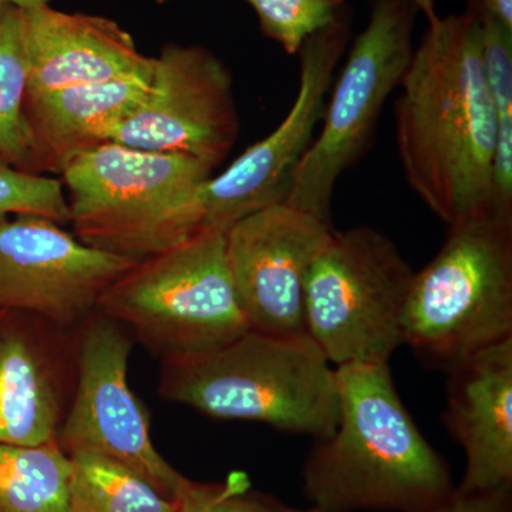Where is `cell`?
<instances>
[{"label": "cell", "instance_id": "6da1fadb", "mask_svg": "<svg viewBox=\"0 0 512 512\" xmlns=\"http://www.w3.org/2000/svg\"><path fill=\"white\" fill-rule=\"evenodd\" d=\"M394 103L407 184L444 224L494 208L497 120L476 8L430 20Z\"/></svg>", "mask_w": 512, "mask_h": 512}, {"label": "cell", "instance_id": "7a4b0ae2", "mask_svg": "<svg viewBox=\"0 0 512 512\" xmlns=\"http://www.w3.org/2000/svg\"><path fill=\"white\" fill-rule=\"evenodd\" d=\"M340 414L303 463V494L322 512H430L454 493L450 468L397 393L389 363L335 367Z\"/></svg>", "mask_w": 512, "mask_h": 512}, {"label": "cell", "instance_id": "3957f363", "mask_svg": "<svg viewBox=\"0 0 512 512\" xmlns=\"http://www.w3.org/2000/svg\"><path fill=\"white\" fill-rule=\"evenodd\" d=\"M160 394L218 420L313 439L338 426L336 369L308 335L247 330L200 355L161 360Z\"/></svg>", "mask_w": 512, "mask_h": 512}, {"label": "cell", "instance_id": "277c9868", "mask_svg": "<svg viewBox=\"0 0 512 512\" xmlns=\"http://www.w3.org/2000/svg\"><path fill=\"white\" fill-rule=\"evenodd\" d=\"M402 336L444 370L512 338V214L490 210L448 225L439 254L414 272Z\"/></svg>", "mask_w": 512, "mask_h": 512}, {"label": "cell", "instance_id": "5b68a950", "mask_svg": "<svg viewBox=\"0 0 512 512\" xmlns=\"http://www.w3.org/2000/svg\"><path fill=\"white\" fill-rule=\"evenodd\" d=\"M227 231L207 228L138 259L97 311L126 326L161 360L200 355L249 330L227 258Z\"/></svg>", "mask_w": 512, "mask_h": 512}, {"label": "cell", "instance_id": "8992f818", "mask_svg": "<svg viewBox=\"0 0 512 512\" xmlns=\"http://www.w3.org/2000/svg\"><path fill=\"white\" fill-rule=\"evenodd\" d=\"M414 271L372 227L333 231L306 281V335L333 367L389 363L403 345Z\"/></svg>", "mask_w": 512, "mask_h": 512}, {"label": "cell", "instance_id": "52a82bcc", "mask_svg": "<svg viewBox=\"0 0 512 512\" xmlns=\"http://www.w3.org/2000/svg\"><path fill=\"white\" fill-rule=\"evenodd\" d=\"M417 13L413 0H373L369 22L353 40L326 101L322 131L299 164L286 204L332 225L336 184L372 146L384 103L412 60Z\"/></svg>", "mask_w": 512, "mask_h": 512}, {"label": "cell", "instance_id": "ba28073f", "mask_svg": "<svg viewBox=\"0 0 512 512\" xmlns=\"http://www.w3.org/2000/svg\"><path fill=\"white\" fill-rule=\"evenodd\" d=\"M352 37L345 6L328 26L313 33L299 50L301 77L292 109L264 140L245 150L224 173L194 185L181 198L178 214L192 232L228 229L252 212L282 204L291 194L296 171L323 119L326 94Z\"/></svg>", "mask_w": 512, "mask_h": 512}, {"label": "cell", "instance_id": "9c48e42d", "mask_svg": "<svg viewBox=\"0 0 512 512\" xmlns=\"http://www.w3.org/2000/svg\"><path fill=\"white\" fill-rule=\"evenodd\" d=\"M214 168L183 154L103 143L63 165L74 235L90 247L130 256L144 232Z\"/></svg>", "mask_w": 512, "mask_h": 512}, {"label": "cell", "instance_id": "30bf717a", "mask_svg": "<svg viewBox=\"0 0 512 512\" xmlns=\"http://www.w3.org/2000/svg\"><path fill=\"white\" fill-rule=\"evenodd\" d=\"M134 342L100 311L80 326L76 386L56 443L67 456L92 451L120 461L174 503L184 477L154 447L146 409L128 384Z\"/></svg>", "mask_w": 512, "mask_h": 512}, {"label": "cell", "instance_id": "8fae6325", "mask_svg": "<svg viewBox=\"0 0 512 512\" xmlns=\"http://www.w3.org/2000/svg\"><path fill=\"white\" fill-rule=\"evenodd\" d=\"M234 80L201 46L165 45L154 57L146 99L101 134V144L183 154L218 167L238 138Z\"/></svg>", "mask_w": 512, "mask_h": 512}, {"label": "cell", "instance_id": "7c38bea8", "mask_svg": "<svg viewBox=\"0 0 512 512\" xmlns=\"http://www.w3.org/2000/svg\"><path fill=\"white\" fill-rule=\"evenodd\" d=\"M137 261L90 247L47 218H0V309L79 329Z\"/></svg>", "mask_w": 512, "mask_h": 512}, {"label": "cell", "instance_id": "4fadbf2b", "mask_svg": "<svg viewBox=\"0 0 512 512\" xmlns=\"http://www.w3.org/2000/svg\"><path fill=\"white\" fill-rule=\"evenodd\" d=\"M332 225L292 205H269L227 231L232 282L249 329L306 335V281Z\"/></svg>", "mask_w": 512, "mask_h": 512}, {"label": "cell", "instance_id": "5bb4252c", "mask_svg": "<svg viewBox=\"0 0 512 512\" xmlns=\"http://www.w3.org/2000/svg\"><path fill=\"white\" fill-rule=\"evenodd\" d=\"M79 329L0 309V444L56 441L74 393Z\"/></svg>", "mask_w": 512, "mask_h": 512}, {"label": "cell", "instance_id": "9a60e30c", "mask_svg": "<svg viewBox=\"0 0 512 512\" xmlns=\"http://www.w3.org/2000/svg\"><path fill=\"white\" fill-rule=\"evenodd\" d=\"M448 431L466 470L456 493H488L512 484V338L447 370Z\"/></svg>", "mask_w": 512, "mask_h": 512}, {"label": "cell", "instance_id": "2e32d148", "mask_svg": "<svg viewBox=\"0 0 512 512\" xmlns=\"http://www.w3.org/2000/svg\"><path fill=\"white\" fill-rule=\"evenodd\" d=\"M25 16L28 93L113 80H151L154 57L141 55L119 23L59 12L49 5L25 9Z\"/></svg>", "mask_w": 512, "mask_h": 512}, {"label": "cell", "instance_id": "e0dca14e", "mask_svg": "<svg viewBox=\"0 0 512 512\" xmlns=\"http://www.w3.org/2000/svg\"><path fill=\"white\" fill-rule=\"evenodd\" d=\"M150 80L123 79L26 93L25 116L37 173H60L80 151L146 99Z\"/></svg>", "mask_w": 512, "mask_h": 512}, {"label": "cell", "instance_id": "ac0fdd59", "mask_svg": "<svg viewBox=\"0 0 512 512\" xmlns=\"http://www.w3.org/2000/svg\"><path fill=\"white\" fill-rule=\"evenodd\" d=\"M70 458L56 441L0 444V512H72Z\"/></svg>", "mask_w": 512, "mask_h": 512}, {"label": "cell", "instance_id": "d6986e66", "mask_svg": "<svg viewBox=\"0 0 512 512\" xmlns=\"http://www.w3.org/2000/svg\"><path fill=\"white\" fill-rule=\"evenodd\" d=\"M28 77L25 9L0 3V158L39 174L25 116Z\"/></svg>", "mask_w": 512, "mask_h": 512}, {"label": "cell", "instance_id": "ffe728a7", "mask_svg": "<svg viewBox=\"0 0 512 512\" xmlns=\"http://www.w3.org/2000/svg\"><path fill=\"white\" fill-rule=\"evenodd\" d=\"M72 512H178L140 474L92 451L70 454Z\"/></svg>", "mask_w": 512, "mask_h": 512}, {"label": "cell", "instance_id": "44dd1931", "mask_svg": "<svg viewBox=\"0 0 512 512\" xmlns=\"http://www.w3.org/2000/svg\"><path fill=\"white\" fill-rule=\"evenodd\" d=\"M483 36L485 82L491 94L497 120L493 187L495 210L512 214V30L485 12L476 0Z\"/></svg>", "mask_w": 512, "mask_h": 512}, {"label": "cell", "instance_id": "7402d4cb", "mask_svg": "<svg viewBox=\"0 0 512 512\" xmlns=\"http://www.w3.org/2000/svg\"><path fill=\"white\" fill-rule=\"evenodd\" d=\"M255 10L262 33L288 55L299 50L313 33L328 26L345 8L346 0H245Z\"/></svg>", "mask_w": 512, "mask_h": 512}, {"label": "cell", "instance_id": "603a6c76", "mask_svg": "<svg viewBox=\"0 0 512 512\" xmlns=\"http://www.w3.org/2000/svg\"><path fill=\"white\" fill-rule=\"evenodd\" d=\"M19 215L70 224L67 195L59 180L30 173L0 158V218Z\"/></svg>", "mask_w": 512, "mask_h": 512}, {"label": "cell", "instance_id": "cb8c5ba5", "mask_svg": "<svg viewBox=\"0 0 512 512\" xmlns=\"http://www.w3.org/2000/svg\"><path fill=\"white\" fill-rule=\"evenodd\" d=\"M178 512H322L316 507H291L252 491L244 473H232L222 484H202L184 477L174 500Z\"/></svg>", "mask_w": 512, "mask_h": 512}, {"label": "cell", "instance_id": "d4e9b609", "mask_svg": "<svg viewBox=\"0 0 512 512\" xmlns=\"http://www.w3.org/2000/svg\"><path fill=\"white\" fill-rule=\"evenodd\" d=\"M512 497L510 487L498 488L488 493L461 495L453 497L430 512H511Z\"/></svg>", "mask_w": 512, "mask_h": 512}, {"label": "cell", "instance_id": "484cf974", "mask_svg": "<svg viewBox=\"0 0 512 512\" xmlns=\"http://www.w3.org/2000/svg\"><path fill=\"white\" fill-rule=\"evenodd\" d=\"M478 5L512 30V0H476Z\"/></svg>", "mask_w": 512, "mask_h": 512}, {"label": "cell", "instance_id": "4316f807", "mask_svg": "<svg viewBox=\"0 0 512 512\" xmlns=\"http://www.w3.org/2000/svg\"><path fill=\"white\" fill-rule=\"evenodd\" d=\"M413 3L416 5V8L419 9V12L426 16L427 22L439 16L436 12V0H413Z\"/></svg>", "mask_w": 512, "mask_h": 512}, {"label": "cell", "instance_id": "83f0119b", "mask_svg": "<svg viewBox=\"0 0 512 512\" xmlns=\"http://www.w3.org/2000/svg\"><path fill=\"white\" fill-rule=\"evenodd\" d=\"M50 0H0V3L6 5L18 6L20 9H35L39 6L49 5Z\"/></svg>", "mask_w": 512, "mask_h": 512}, {"label": "cell", "instance_id": "f1b7e54d", "mask_svg": "<svg viewBox=\"0 0 512 512\" xmlns=\"http://www.w3.org/2000/svg\"><path fill=\"white\" fill-rule=\"evenodd\" d=\"M170 2V0H157V3H160V5H163V3Z\"/></svg>", "mask_w": 512, "mask_h": 512}]
</instances>
